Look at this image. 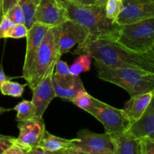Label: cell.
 Listing matches in <instances>:
<instances>
[{
  "label": "cell",
  "mask_w": 154,
  "mask_h": 154,
  "mask_svg": "<svg viewBox=\"0 0 154 154\" xmlns=\"http://www.w3.org/2000/svg\"><path fill=\"white\" fill-rule=\"evenodd\" d=\"M27 84H20L19 83L14 82L11 80L4 81L0 87V92L4 96H11V97H22L25 87Z\"/></svg>",
  "instance_id": "cell-22"
},
{
  "label": "cell",
  "mask_w": 154,
  "mask_h": 154,
  "mask_svg": "<svg viewBox=\"0 0 154 154\" xmlns=\"http://www.w3.org/2000/svg\"><path fill=\"white\" fill-rule=\"evenodd\" d=\"M99 79L124 89L130 96L154 90V73L135 68H110L95 60Z\"/></svg>",
  "instance_id": "cell-3"
},
{
  "label": "cell",
  "mask_w": 154,
  "mask_h": 154,
  "mask_svg": "<svg viewBox=\"0 0 154 154\" xmlns=\"http://www.w3.org/2000/svg\"><path fill=\"white\" fill-rule=\"evenodd\" d=\"M53 84H54L56 97L61 98V99L69 100L70 102L78 93L86 90L85 88H84V84L82 82V80L80 78L79 76L77 77L75 82L73 84H70V85H60L56 81H54V80H53Z\"/></svg>",
  "instance_id": "cell-18"
},
{
  "label": "cell",
  "mask_w": 154,
  "mask_h": 154,
  "mask_svg": "<svg viewBox=\"0 0 154 154\" xmlns=\"http://www.w3.org/2000/svg\"><path fill=\"white\" fill-rule=\"evenodd\" d=\"M14 26V23L4 15L2 20L0 21V39L8 38L9 32Z\"/></svg>",
  "instance_id": "cell-27"
},
{
  "label": "cell",
  "mask_w": 154,
  "mask_h": 154,
  "mask_svg": "<svg viewBox=\"0 0 154 154\" xmlns=\"http://www.w3.org/2000/svg\"><path fill=\"white\" fill-rule=\"evenodd\" d=\"M28 32V29L24 24H14L9 32L8 38H26Z\"/></svg>",
  "instance_id": "cell-26"
},
{
  "label": "cell",
  "mask_w": 154,
  "mask_h": 154,
  "mask_svg": "<svg viewBox=\"0 0 154 154\" xmlns=\"http://www.w3.org/2000/svg\"><path fill=\"white\" fill-rule=\"evenodd\" d=\"M93 98L94 97H93L85 90L78 93L71 102L75 104L77 107L86 111V110L91 105Z\"/></svg>",
  "instance_id": "cell-25"
},
{
  "label": "cell",
  "mask_w": 154,
  "mask_h": 154,
  "mask_svg": "<svg viewBox=\"0 0 154 154\" xmlns=\"http://www.w3.org/2000/svg\"><path fill=\"white\" fill-rule=\"evenodd\" d=\"M54 70H51L46 77L32 90V102L36 107V117H42L53 99L56 98L53 84Z\"/></svg>",
  "instance_id": "cell-13"
},
{
  "label": "cell",
  "mask_w": 154,
  "mask_h": 154,
  "mask_svg": "<svg viewBox=\"0 0 154 154\" xmlns=\"http://www.w3.org/2000/svg\"><path fill=\"white\" fill-rule=\"evenodd\" d=\"M65 8L68 19L78 23L89 32L87 38L117 40L120 25L108 19L104 5H82L69 0H59Z\"/></svg>",
  "instance_id": "cell-2"
},
{
  "label": "cell",
  "mask_w": 154,
  "mask_h": 154,
  "mask_svg": "<svg viewBox=\"0 0 154 154\" xmlns=\"http://www.w3.org/2000/svg\"><path fill=\"white\" fill-rule=\"evenodd\" d=\"M114 154H141V140L135 138L128 132L113 138Z\"/></svg>",
  "instance_id": "cell-16"
},
{
  "label": "cell",
  "mask_w": 154,
  "mask_h": 154,
  "mask_svg": "<svg viewBox=\"0 0 154 154\" xmlns=\"http://www.w3.org/2000/svg\"><path fill=\"white\" fill-rule=\"evenodd\" d=\"M5 16L10 19L14 24H24L25 23L23 12L18 2L9 8L5 14Z\"/></svg>",
  "instance_id": "cell-24"
},
{
  "label": "cell",
  "mask_w": 154,
  "mask_h": 154,
  "mask_svg": "<svg viewBox=\"0 0 154 154\" xmlns=\"http://www.w3.org/2000/svg\"><path fill=\"white\" fill-rule=\"evenodd\" d=\"M87 54L110 68H135L154 73V51L138 54L126 49L116 40L87 38L75 51Z\"/></svg>",
  "instance_id": "cell-1"
},
{
  "label": "cell",
  "mask_w": 154,
  "mask_h": 154,
  "mask_svg": "<svg viewBox=\"0 0 154 154\" xmlns=\"http://www.w3.org/2000/svg\"><path fill=\"white\" fill-rule=\"evenodd\" d=\"M122 10L117 20L119 25L154 18L153 0H122Z\"/></svg>",
  "instance_id": "cell-8"
},
{
  "label": "cell",
  "mask_w": 154,
  "mask_h": 154,
  "mask_svg": "<svg viewBox=\"0 0 154 154\" xmlns=\"http://www.w3.org/2000/svg\"><path fill=\"white\" fill-rule=\"evenodd\" d=\"M125 132L138 139L150 138L154 140V102L153 99L144 114L136 121L130 123Z\"/></svg>",
  "instance_id": "cell-14"
},
{
  "label": "cell",
  "mask_w": 154,
  "mask_h": 154,
  "mask_svg": "<svg viewBox=\"0 0 154 154\" xmlns=\"http://www.w3.org/2000/svg\"><path fill=\"white\" fill-rule=\"evenodd\" d=\"M75 2L80 3L82 5H95L97 4L96 0H73Z\"/></svg>",
  "instance_id": "cell-34"
},
{
  "label": "cell",
  "mask_w": 154,
  "mask_h": 154,
  "mask_svg": "<svg viewBox=\"0 0 154 154\" xmlns=\"http://www.w3.org/2000/svg\"><path fill=\"white\" fill-rule=\"evenodd\" d=\"M72 148L91 154H114L113 138L108 133H95L87 129H81L74 138Z\"/></svg>",
  "instance_id": "cell-7"
},
{
  "label": "cell",
  "mask_w": 154,
  "mask_h": 154,
  "mask_svg": "<svg viewBox=\"0 0 154 154\" xmlns=\"http://www.w3.org/2000/svg\"><path fill=\"white\" fill-rule=\"evenodd\" d=\"M89 32L78 23L67 20L61 24L59 54L60 57L66 54L76 44L81 45L88 38Z\"/></svg>",
  "instance_id": "cell-12"
},
{
  "label": "cell",
  "mask_w": 154,
  "mask_h": 154,
  "mask_svg": "<svg viewBox=\"0 0 154 154\" xmlns=\"http://www.w3.org/2000/svg\"><path fill=\"white\" fill-rule=\"evenodd\" d=\"M40 0H18V4L23 12L25 23L24 25L29 29L34 23H35V14Z\"/></svg>",
  "instance_id": "cell-19"
},
{
  "label": "cell",
  "mask_w": 154,
  "mask_h": 154,
  "mask_svg": "<svg viewBox=\"0 0 154 154\" xmlns=\"http://www.w3.org/2000/svg\"><path fill=\"white\" fill-rule=\"evenodd\" d=\"M32 154H48L46 151H45V150H42V148L38 147L32 148Z\"/></svg>",
  "instance_id": "cell-35"
},
{
  "label": "cell",
  "mask_w": 154,
  "mask_h": 154,
  "mask_svg": "<svg viewBox=\"0 0 154 154\" xmlns=\"http://www.w3.org/2000/svg\"><path fill=\"white\" fill-rule=\"evenodd\" d=\"M69 1H73V0H69Z\"/></svg>",
  "instance_id": "cell-40"
},
{
  "label": "cell",
  "mask_w": 154,
  "mask_h": 154,
  "mask_svg": "<svg viewBox=\"0 0 154 154\" xmlns=\"http://www.w3.org/2000/svg\"><path fill=\"white\" fill-rule=\"evenodd\" d=\"M14 138L11 136H7V135H1L0 134V154H2L3 152L12 145L14 141Z\"/></svg>",
  "instance_id": "cell-30"
},
{
  "label": "cell",
  "mask_w": 154,
  "mask_h": 154,
  "mask_svg": "<svg viewBox=\"0 0 154 154\" xmlns=\"http://www.w3.org/2000/svg\"><path fill=\"white\" fill-rule=\"evenodd\" d=\"M96 1H97V4L104 5H105V3H106L107 0H96Z\"/></svg>",
  "instance_id": "cell-38"
},
{
  "label": "cell",
  "mask_w": 154,
  "mask_h": 154,
  "mask_svg": "<svg viewBox=\"0 0 154 154\" xmlns=\"http://www.w3.org/2000/svg\"><path fill=\"white\" fill-rule=\"evenodd\" d=\"M17 128L19 135L14 142L28 149L38 147L46 130L43 118L38 117L18 121Z\"/></svg>",
  "instance_id": "cell-10"
},
{
  "label": "cell",
  "mask_w": 154,
  "mask_h": 154,
  "mask_svg": "<svg viewBox=\"0 0 154 154\" xmlns=\"http://www.w3.org/2000/svg\"><path fill=\"white\" fill-rule=\"evenodd\" d=\"M48 154H66L65 153L63 150H60V151H57V152H47Z\"/></svg>",
  "instance_id": "cell-37"
},
{
  "label": "cell",
  "mask_w": 154,
  "mask_h": 154,
  "mask_svg": "<svg viewBox=\"0 0 154 154\" xmlns=\"http://www.w3.org/2000/svg\"><path fill=\"white\" fill-rule=\"evenodd\" d=\"M117 42L138 54L154 51V18L120 26Z\"/></svg>",
  "instance_id": "cell-5"
},
{
  "label": "cell",
  "mask_w": 154,
  "mask_h": 154,
  "mask_svg": "<svg viewBox=\"0 0 154 154\" xmlns=\"http://www.w3.org/2000/svg\"><path fill=\"white\" fill-rule=\"evenodd\" d=\"M12 110L17 111L16 120L17 121L29 120L36 117V107L32 101L23 100Z\"/></svg>",
  "instance_id": "cell-20"
},
{
  "label": "cell",
  "mask_w": 154,
  "mask_h": 154,
  "mask_svg": "<svg viewBox=\"0 0 154 154\" xmlns=\"http://www.w3.org/2000/svg\"><path fill=\"white\" fill-rule=\"evenodd\" d=\"M4 17V12H3V3L2 0H0V21L2 20Z\"/></svg>",
  "instance_id": "cell-36"
},
{
  "label": "cell",
  "mask_w": 154,
  "mask_h": 154,
  "mask_svg": "<svg viewBox=\"0 0 154 154\" xmlns=\"http://www.w3.org/2000/svg\"><path fill=\"white\" fill-rule=\"evenodd\" d=\"M60 30L61 25L50 27L39 47L31 76L26 83L32 90L51 70H54L56 63L61 58L59 54Z\"/></svg>",
  "instance_id": "cell-4"
},
{
  "label": "cell",
  "mask_w": 154,
  "mask_h": 154,
  "mask_svg": "<svg viewBox=\"0 0 154 154\" xmlns=\"http://www.w3.org/2000/svg\"><path fill=\"white\" fill-rule=\"evenodd\" d=\"M50 27L41 24L39 23H34L27 32L26 50L25 60L23 66L22 78L25 79L26 83L29 80L32 71L33 64L36 58L38 51Z\"/></svg>",
  "instance_id": "cell-9"
},
{
  "label": "cell",
  "mask_w": 154,
  "mask_h": 154,
  "mask_svg": "<svg viewBox=\"0 0 154 154\" xmlns=\"http://www.w3.org/2000/svg\"><path fill=\"white\" fill-rule=\"evenodd\" d=\"M73 139H66L56 136L45 130L44 136L39 144L38 147L42 148L46 152H57L63 150L65 149L70 148L72 147Z\"/></svg>",
  "instance_id": "cell-17"
},
{
  "label": "cell",
  "mask_w": 154,
  "mask_h": 154,
  "mask_svg": "<svg viewBox=\"0 0 154 154\" xmlns=\"http://www.w3.org/2000/svg\"><path fill=\"white\" fill-rule=\"evenodd\" d=\"M11 110H12V109H5V108L0 107V114H2V113H4L5 111H11Z\"/></svg>",
  "instance_id": "cell-39"
},
{
  "label": "cell",
  "mask_w": 154,
  "mask_h": 154,
  "mask_svg": "<svg viewBox=\"0 0 154 154\" xmlns=\"http://www.w3.org/2000/svg\"><path fill=\"white\" fill-rule=\"evenodd\" d=\"M35 18V22L48 27L58 26L69 20L66 9L59 0H40Z\"/></svg>",
  "instance_id": "cell-11"
},
{
  "label": "cell",
  "mask_w": 154,
  "mask_h": 154,
  "mask_svg": "<svg viewBox=\"0 0 154 154\" xmlns=\"http://www.w3.org/2000/svg\"><path fill=\"white\" fill-rule=\"evenodd\" d=\"M91 56L87 54H79L69 68V72L73 76H79L81 73L89 72L92 64Z\"/></svg>",
  "instance_id": "cell-21"
},
{
  "label": "cell",
  "mask_w": 154,
  "mask_h": 154,
  "mask_svg": "<svg viewBox=\"0 0 154 154\" xmlns=\"http://www.w3.org/2000/svg\"><path fill=\"white\" fill-rule=\"evenodd\" d=\"M12 78H14L8 77L5 75V73L4 72V69H3L2 66V64H0V87H1L2 84L4 81H8V80H11Z\"/></svg>",
  "instance_id": "cell-32"
},
{
  "label": "cell",
  "mask_w": 154,
  "mask_h": 154,
  "mask_svg": "<svg viewBox=\"0 0 154 154\" xmlns=\"http://www.w3.org/2000/svg\"><path fill=\"white\" fill-rule=\"evenodd\" d=\"M2 154H32V149H28L22 147V146L16 144L14 141L13 144L8 147L3 152Z\"/></svg>",
  "instance_id": "cell-28"
},
{
  "label": "cell",
  "mask_w": 154,
  "mask_h": 154,
  "mask_svg": "<svg viewBox=\"0 0 154 154\" xmlns=\"http://www.w3.org/2000/svg\"><path fill=\"white\" fill-rule=\"evenodd\" d=\"M154 90L149 93L131 96L122 110L130 123L136 121L144 114L145 110L153 99Z\"/></svg>",
  "instance_id": "cell-15"
},
{
  "label": "cell",
  "mask_w": 154,
  "mask_h": 154,
  "mask_svg": "<svg viewBox=\"0 0 154 154\" xmlns=\"http://www.w3.org/2000/svg\"><path fill=\"white\" fill-rule=\"evenodd\" d=\"M18 2V0H2L3 3V12L4 15L8 11L9 8L16 5Z\"/></svg>",
  "instance_id": "cell-31"
},
{
  "label": "cell",
  "mask_w": 154,
  "mask_h": 154,
  "mask_svg": "<svg viewBox=\"0 0 154 154\" xmlns=\"http://www.w3.org/2000/svg\"><path fill=\"white\" fill-rule=\"evenodd\" d=\"M63 151L66 154H91V153H87V152L82 151V150H78V149L72 148V147L65 149V150H63Z\"/></svg>",
  "instance_id": "cell-33"
},
{
  "label": "cell",
  "mask_w": 154,
  "mask_h": 154,
  "mask_svg": "<svg viewBox=\"0 0 154 154\" xmlns=\"http://www.w3.org/2000/svg\"><path fill=\"white\" fill-rule=\"evenodd\" d=\"M141 154H154V140L150 138L141 139Z\"/></svg>",
  "instance_id": "cell-29"
},
{
  "label": "cell",
  "mask_w": 154,
  "mask_h": 154,
  "mask_svg": "<svg viewBox=\"0 0 154 154\" xmlns=\"http://www.w3.org/2000/svg\"><path fill=\"white\" fill-rule=\"evenodd\" d=\"M122 7V0H107L105 6V15L108 19L117 23Z\"/></svg>",
  "instance_id": "cell-23"
},
{
  "label": "cell",
  "mask_w": 154,
  "mask_h": 154,
  "mask_svg": "<svg viewBox=\"0 0 154 154\" xmlns=\"http://www.w3.org/2000/svg\"><path fill=\"white\" fill-rule=\"evenodd\" d=\"M86 111L97 119L104 126L105 132L112 138L125 132L130 124L123 110L111 106L96 98H93L91 105Z\"/></svg>",
  "instance_id": "cell-6"
}]
</instances>
